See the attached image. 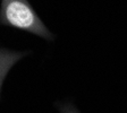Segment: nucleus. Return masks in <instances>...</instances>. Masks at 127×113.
Wrapping results in <instances>:
<instances>
[{
	"label": "nucleus",
	"mask_w": 127,
	"mask_h": 113,
	"mask_svg": "<svg viewBox=\"0 0 127 113\" xmlns=\"http://www.w3.org/2000/svg\"><path fill=\"white\" fill-rule=\"evenodd\" d=\"M30 52L26 51H13L0 47V93L2 84L10 69L23 58H25Z\"/></svg>",
	"instance_id": "obj_2"
},
{
	"label": "nucleus",
	"mask_w": 127,
	"mask_h": 113,
	"mask_svg": "<svg viewBox=\"0 0 127 113\" xmlns=\"http://www.w3.org/2000/svg\"><path fill=\"white\" fill-rule=\"evenodd\" d=\"M59 111L60 113H79L78 110L75 108L73 104L70 103H63V104H59Z\"/></svg>",
	"instance_id": "obj_3"
},
{
	"label": "nucleus",
	"mask_w": 127,
	"mask_h": 113,
	"mask_svg": "<svg viewBox=\"0 0 127 113\" xmlns=\"http://www.w3.org/2000/svg\"><path fill=\"white\" fill-rule=\"evenodd\" d=\"M0 25L21 29L48 41L55 39L29 0H1Z\"/></svg>",
	"instance_id": "obj_1"
}]
</instances>
